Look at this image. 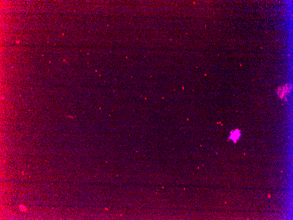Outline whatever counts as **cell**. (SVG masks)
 <instances>
[{"label": "cell", "mask_w": 293, "mask_h": 220, "mask_svg": "<svg viewBox=\"0 0 293 220\" xmlns=\"http://www.w3.org/2000/svg\"><path fill=\"white\" fill-rule=\"evenodd\" d=\"M240 136H241L240 131L237 129V130L231 131L230 132V134L229 138L233 141V142H236L238 140Z\"/></svg>", "instance_id": "obj_1"}]
</instances>
